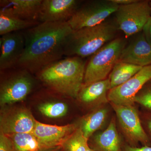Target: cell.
<instances>
[{"mask_svg":"<svg viewBox=\"0 0 151 151\" xmlns=\"http://www.w3.org/2000/svg\"><path fill=\"white\" fill-rule=\"evenodd\" d=\"M142 32L146 40L151 45V17L144 27Z\"/></svg>","mask_w":151,"mask_h":151,"instance_id":"27","label":"cell"},{"mask_svg":"<svg viewBox=\"0 0 151 151\" xmlns=\"http://www.w3.org/2000/svg\"><path fill=\"white\" fill-rule=\"evenodd\" d=\"M142 68L132 63L118 60L108 78L110 80L111 89L127 82Z\"/></svg>","mask_w":151,"mask_h":151,"instance_id":"19","label":"cell"},{"mask_svg":"<svg viewBox=\"0 0 151 151\" xmlns=\"http://www.w3.org/2000/svg\"><path fill=\"white\" fill-rule=\"evenodd\" d=\"M125 44L123 39H115L92 55L86 65L83 85L108 78Z\"/></svg>","mask_w":151,"mask_h":151,"instance_id":"4","label":"cell"},{"mask_svg":"<svg viewBox=\"0 0 151 151\" xmlns=\"http://www.w3.org/2000/svg\"><path fill=\"white\" fill-rule=\"evenodd\" d=\"M77 123L64 126L43 124L37 121L32 133L45 148L61 147L78 128Z\"/></svg>","mask_w":151,"mask_h":151,"instance_id":"13","label":"cell"},{"mask_svg":"<svg viewBox=\"0 0 151 151\" xmlns=\"http://www.w3.org/2000/svg\"><path fill=\"white\" fill-rule=\"evenodd\" d=\"M109 112L108 107L104 105L91 110L79 119L76 123L85 137L89 140L95 132L103 128L108 119Z\"/></svg>","mask_w":151,"mask_h":151,"instance_id":"18","label":"cell"},{"mask_svg":"<svg viewBox=\"0 0 151 151\" xmlns=\"http://www.w3.org/2000/svg\"><path fill=\"white\" fill-rule=\"evenodd\" d=\"M118 29L116 23L105 21L95 26L73 30L65 41L64 56H92L114 40Z\"/></svg>","mask_w":151,"mask_h":151,"instance_id":"3","label":"cell"},{"mask_svg":"<svg viewBox=\"0 0 151 151\" xmlns=\"http://www.w3.org/2000/svg\"><path fill=\"white\" fill-rule=\"evenodd\" d=\"M0 151H13L10 140L7 136L0 133Z\"/></svg>","mask_w":151,"mask_h":151,"instance_id":"26","label":"cell"},{"mask_svg":"<svg viewBox=\"0 0 151 151\" xmlns=\"http://www.w3.org/2000/svg\"><path fill=\"white\" fill-rule=\"evenodd\" d=\"M150 80L151 65L143 67L127 82L111 89L108 94L109 103L123 106H134L136 95Z\"/></svg>","mask_w":151,"mask_h":151,"instance_id":"10","label":"cell"},{"mask_svg":"<svg viewBox=\"0 0 151 151\" xmlns=\"http://www.w3.org/2000/svg\"><path fill=\"white\" fill-rule=\"evenodd\" d=\"M39 22L25 20L0 12V35L23 31L39 24Z\"/></svg>","mask_w":151,"mask_h":151,"instance_id":"20","label":"cell"},{"mask_svg":"<svg viewBox=\"0 0 151 151\" xmlns=\"http://www.w3.org/2000/svg\"><path fill=\"white\" fill-rule=\"evenodd\" d=\"M135 103L151 111V80L145 84L134 98Z\"/></svg>","mask_w":151,"mask_h":151,"instance_id":"24","label":"cell"},{"mask_svg":"<svg viewBox=\"0 0 151 151\" xmlns=\"http://www.w3.org/2000/svg\"><path fill=\"white\" fill-rule=\"evenodd\" d=\"M1 108L0 133L6 135L32 133L37 120L27 108L11 105Z\"/></svg>","mask_w":151,"mask_h":151,"instance_id":"9","label":"cell"},{"mask_svg":"<svg viewBox=\"0 0 151 151\" xmlns=\"http://www.w3.org/2000/svg\"><path fill=\"white\" fill-rule=\"evenodd\" d=\"M86 62L78 56L67 57L36 73L38 78L52 91L76 99L84 84Z\"/></svg>","mask_w":151,"mask_h":151,"instance_id":"2","label":"cell"},{"mask_svg":"<svg viewBox=\"0 0 151 151\" xmlns=\"http://www.w3.org/2000/svg\"><path fill=\"white\" fill-rule=\"evenodd\" d=\"M112 1L119 6L125 5L136 2L137 0H112Z\"/></svg>","mask_w":151,"mask_h":151,"instance_id":"29","label":"cell"},{"mask_svg":"<svg viewBox=\"0 0 151 151\" xmlns=\"http://www.w3.org/2000/svg\"><path fill=\"white\" fill-rule=\"evenodd\" d=\"M111 89L108 78L83 85L76 99L81 105L92 110L109 103L108 94Z\"/></svg>","mask_w":151,"mask_h":151,"instance_id":"14","label":"cell"},{"mask_svg":"<svg viewBox=\"0 0 151 151\" xmlns=\"http://www.w3.org/2000/svg\"><path fill=\"white\" fill-rule=\"evenodd\" d=\"M25 38L22 31L15 32L1 36L0 39V70L16 67L25 48Z\"/></svg>","mask_w":151,"mask_h":151,"instance_id":"12","label":"cell"},{"mask_svg":"<svg viewBox=\"0 0 151 151\" xmlns=\"http://www.w3.org/2000/svg\"><path fill=\"white\" fill-rule=\"evenodd\" d=\"M141 120L143 128L151 143V111L147 110L146 112H144L141 117Z\"/></svg>","mask_w":151,"mask_h":151,"instance_id":"25","label":"cell"},{"mask_svg":"<svg viewBox=\"0 0 151 151\" xmlns=\"http://www.w3.org/2000/svg\"><path fill=\"white\" fill-rule=\"evenodd\" d=\"M17 68V70L1 81V107L12 105L16 103L23 101L33 89L35 81L31 75V73L24 68Z\"/></svg>","mask_w":151,"mask_h":151,"instance_id":"7","label":"cell"},{"mask_svg":"<svg viewBox=\"0 0 151 151\" xmlns=\"http://www.w3.org/2000/svg\"><path fill=\"white\" fill-rule=\"evenodd\" d=\"M119 6L112 0H93L81 4L68 21L73 30L95 26L115 13Z\"/></svg>","mask_w":151,"mask_h":151,"instance_id":"5","label":"cell"},{"mask_svg":"<svg viewBox=\"0 0 151 151\" xmlns=\"http://www.w3.org/2000/svg\"><path fill=\"white\" fill-rule=\"evenodd\" d=\"M6 136L10 140L13 151H40L46 149L41 145L32 133Z\"/></svg>","mask_w":151,"mask_h":151,"instance_id":"21","label":"cell"},{"mask_svg":"<svg viewBox=\"0 0 151 151\" xmlns=\"http://www.w3.org/2000/svg\"><path fill=\"white\" fill-rule=\"evenodd\" d=\"M124 151H151V146H143L141 147H138L126 145L124 147Z\"/></svg>","mask_w":151,"mask_h":151,"instance_id":"28","label":"cell"},{"mask_svg":"<svg viewBox=\"0 0 151 151\" xmlns=\"http://www.w3.org/2000/svg\"><path fill=\"white\" fill-rule=\"evenodd\" d=\"M88 145L90 148L95 151H124L115 118H112L105 130L89 138Z\"/></svg>","mask_w":151,"mask_h":151,"instance_id":"17","label":"cell"},{"mask_svg":"<svg viewBox=\"0 0 151 151\" xmlns=\"http://www.w3.org/2000/svg\"><path fill=\"white\" fill-rule=\"evenodd\" d=\"M142 32L125 47L119 60L142 67L151 65V45Z\"/></svg>","mask_w":151,"mask_h":151,"instance_id":"15","label":"cell"},{"mask_svg":"<svg viewBox=\"0 0 151 151\" xmlns=\"http://www.w3.org/2000/svg\"><path fill=\"white\" fill-rule=\"evenodd\" d=\"M87 151H95L94 150H92V149H91V148H90L89 147V148L88 149V150Z\"/></svg>","mask_w":151,"mask_h":151,"instance_id":"31","label":"cell"},{"mask_svg":"<svg viewBox=\"0 0 151 151\" xmlns=\"http://www.w3.org/2000/svg\"><path fill=\"white\" fill-rule=\"evenodd\" d=\"M150 5H151V1H150Z\"/></svg>","mask_w":151,"mask_h":151,"instance_id":"32","label":"cell"},{"mask_svg":"<svg viewBox=\"0 0 151 151\" xmlns=\"http://www.w3.org/2000/svg\"><path fill=\"white\" fill-rule=\"evenodd\" d=\"M77 0H42L38 21L40 23L68 22L82 4Z\"/></svg>","mask_w":151,"mask_h":151,"instance_id":"11","label":"cell"},{"mask_svg":"<svg viewBox=\"0 0 151 151\" xmlns=\"http://www.w3.org/2000/svg\"><path fill=\"white\" fill-rule=\"evenodd\" d=\"M73 30L64 22L40 23L23 31L24 50L17 67L37 73L62 59L65 41Z\"/></svg>","mask_w":151,"mask_h":151,"instance_id":"1","label":"cell"},{"mask_svg":"<svg viewBox=\"0 0 151 151\" xmlns=\"http://www.w3.org/2000/svg\"><path fill=\"white\" fill-rule=\"evenodd\" d=\"M110 104L116 113L119 127L129 145L137 147L140 143L143 146H151L150 141L134 106Z\"/></svg>","mask_w":151,"mask_h":151,"instance_id":"8","label":"cell"},{"mask_svg":"<svg viewBox=\"0 0 151 151\" xmlns=\"http://www.w3.org/2000/svg\"><path fill=\"white\" fill-rule=\"evenodd\" d=\"M38 110L42 115L47 118L57 119L66 115L68 106L63 102L51 101L40 104L38 106Z\"/></svg>","mask_w":151,"mask_h":151,"instance_id":"23","label":"cell"},{"mask_svg":"<svg viewBox=\"0 0 151 151\" xmlns=\"http://www.w3.org/2000/svg\"><path fill=\"white\" fill-rule=\"evenodd\" d=\"M42 1L1 0L0 12L25 20L38 22Z\"/></svg>","mask_w":151,"mask_h":151,"instance_id":"16","label":"cell"},{"mask_svg":"<svg viewBox=\"0 0 151 151\" xmlns=\"http://www.w3.org/2000/svg\"><path fill=\"white\" fill-rule=\"evenodd\" d=\"M61 150V147H55L44 149L40 151H60Z\"/></svg>","mask_w":151,"mask_h":151,"instance_id":"30","label":"cell"},{"mask_svg":"<svg viewBox=\"0 0 151 151\" xmlns=\"http://www.w3.org/2000/svg\"><path fill=\"white\" fill-rule=\"evenodd\" d=\"M115 14L118 29L124 32L127 38L142 31L151 17L150 2L137 0L129 4L119 6Z\"/></svg>","mask_w":151,"mask_h":151,"instance_id":"6","label":"cell"},{"mask_svg":"<svg viewBox=\"0 0 151 151\" xmlns=\"http://www.w3.org/2000/svg\"><path fill=\"white\" fill-rule=\"evenodd\" d=\"M89 140L78 127L61 145L63 151H87Z\"/></svg>","mask_w":151,"mask_h":151,"instance_id":"22","label":"cell"}]
</instances>
